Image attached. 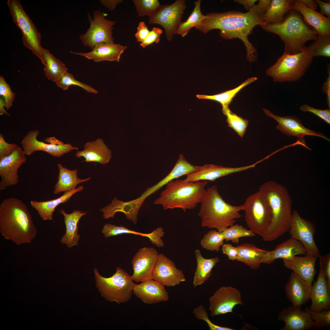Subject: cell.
<instances>
[{
	"instance_id": "cell-58",
	"label": "cell",
	"mask_w": 330,
	"mask_h": 330,
	"mask_svg": "<svg viewBox=\"0 0 330 330\" xmlns=\"http://www.w3.org/2000/svg\"><path fill=\"white\" fill-rule=\"evenodd\" d=\"M321 9L320 13L324 14L327 18L330 19V3L320 0H316Z\"/></svg>"
},
{
	"instance_id": "cell-61",
	"label": "cell",
	"mask_w": 330,
	"mask_h": 330,
	"mask_svg": "<svg viewBox=\"0 0 330 330\" xmlns=\"http://www.w3.org/2000/svg\"><path fill=\"white\" fill-rule=\"evenodd\" d=\"M306 7L311 9L315 10L318 5L316 0H298Z\"/></svg>"
},
{
	"instance_id": "cell-53",
	"label": "cell",
	"mask_w": 330,
	"mask_h": 330,
	"mask_svg": "<svg viewBox=\"0 0 330 330\" xmlns=\"http://www.w3.org/2000/svg\"><path fill=\"white\" fill-rule=\"evenodd\" d=\"M162 32V30L160 28L154 27L150 31L145 40L141 43V46L144 48L154 42L158 43L160 40V35Z\"/></svg>"
},
{
	"instance_id": "cell-50",
	"label": "cell",
	"mask_w": 330,
	"mask_h": 330,
	"mask_svg": "<svg viewBox=\"0 0 330 330\" xmlns=\"http://www.w3.org/2000/svg\"><path fill=\"white\" fill-rule=\"evenodd\" d=\"M0 95L4 99L5 107L8 110L13 105L15 94L2 75L0 76Z\"/></svg>"
},
{
	"instance_id": "cell-1",
	"label": "cell",
	"mask_w": 330,
	"mask_h": 330,
	"mask_svg": "<svg viewBox=\"0 0 330 330\" xmlns=\"http://www.w3.org/2000/svg\"><path fill=\"white\" fill-rule=\"evenodd\" d=\"M266 11L257 5L245 13L230 10L223 13H210L196 28L204 34L214 29L220 30L221 37L225 39H240L246 51V58L251 62L257 58V50L248 38L254 28L263 24Z\"/></svg>"
},
{
	"instance_id": "cell-41",
	"label": "cell",
	"mask_w": 330,
	"mask_h": 330,
	"mask_svg": "<svg viewBox=\"0 0 330 330\" xmlns=\"http://www.w3.org/2000/svg\"><path fill=\"white\" fill-rule=\"evenodd\" d=\"M313 43L305 47L313 57L321 56L330 57V34L317 35Z\"/></svg>"
},
{
	"instance_id": "cell-54",
	"label": "cell",
	"mask_w": 330,
	"mask_h": 330,
	"mask_svg": "<svg viewBox=\"0 0 330 330\" xmlns=\"http://www.w3.org/2000/svg\"><path fill=\"white\" fill-rule=\"evenodd\" d=\"M19 146L16 143L6 142L2 134H0V159L12 153Z\"/></svg>"
},
{
	"instance_id": "cell-29",
	"label": "cell",
	"mask_w": 330,
	"mask_h": 330,
	"mask_svg": "<svg viewBox=\"0 0 330 330\" xmlns=\"http://www.w3.org/2000/svg\"><path fill=\"white\" fill-rule=\"evenodd\" d=\"M201 167V166L192 164L185 159L182 154H180L177 163L170 172L157 183L147 188L140 197L145 200L148 196L174 179L198 170Z\"/></svg>"
},
{
	"instance_id": "cell-27",
	"label": "cell",
	"mask_w": 330,
	"mask_h": 330,
	"mask_svg": "<svg viewBox=\"0 0 330 330\" xmlns=\"http://www.w3.org/2000/svg\"><path fill=\"white\" fill-rule=\"evenodd\" d=\"M127 47L126 46L115 43L100 44L96 45L89 52H70L96 62L103 61L119 62L121 54Z\"/></svg>"
},
{
	"instance_id": "cell-12",
	"label": "cell",
	"mask_w": 330,
	"mask_h": 330,
	"mask_svg": "<svg viewBox=\"0 0 330 330\" xmlns=\"http://www.w3.org/2000/svg\"><path fill=\"white\" fill-rule=\"evenodd\" d=\"M186 6L185 0H177L171 5H161L149 17L150 24H158L165 29L166 37L172 40L181 21V18Z\"/></svg>"
},
{
	"instance_id": "cell-59",
	"label": "cell",
	"mask_w": 330,
	"mask_h": 330,
	"mask_svg": "<svg viewBox=\"0 0 330 330\" xmlns=\"http://www.w3.org/2000/svg\"><path fill=\"white\" fill-rule=\"evenodd\" d=\"M101 3L110 11L114 10L116 6L123 2L122 0H100Z\"/></svg>"
},
{
	"instance_id": "cell-35",
	"label": "cell",
	"mask_w": 330,
	"mask_h": 330,
	"mask_svg": "<svg viewBox=\"0 0 330 330\" xmlns=\"http://www.w3.org/2000/svg\"><path fill=\"white\" fill-rule=\"evenodd\" d=\"M197 261V267L193 280L194 288L201 285L207 280L212 273L213 268L220 261L219 257L206 258L202 255L200 251L197 249L195 251Z\"/></svg>"
},
{
	"instance_id": "cell-39",
	"label": "cell",
	"mask_w": 330,
	"mask_h": 330,
	"mask_svg": "<svg viewBox=\"0 0 330 330\" xmlns=\"http://www.w3.org/2000/svg\"><path fill=\"white\" fill-rule=\"evenodd\" d=\"M294 2L293 0H271L262 25L280 23L285 15L292 8Z\"/></svg>"
},
{
	"instance_id": "cell-38",
	"label": "cell",
	"mask_w": 330,
	"mask_h": 330,
	"mask_svg": "<svg viewBox=\"0 0 330 330\" xmlns=\"http://www.w3.org/2000/svg\"><path fill=\"white\" fill-rule=\"evenodd\" d=\"M42 52L46 64L44 68L45 75L48 79L56 83L68 72V69L62 62L47 49L42 47Z\"/></svg>"
},
{
	"instance_id": "cell-14",
	"label": "cell",
	"mask_w": 330,
	"mask_h": 330,
	"mask_svg": "<svg viewBox=\"0 0 330 330\" xmlns=\"http://www.w3.org/2000/svg\"><path fill=\"white\" fill-rule=\"evenodd\" d=\"M288 232L291 238L301 243L306 254L318 258L320 251L314 238L316 233L315 227L312 223L302 218L296 210L292 213L291 226Z\"/></svg>"
},
{
	"instance_id": "cell-17",
	"label": "cell",
	"mask_w": 330,
	"mask_h": 330,
	"mask_svg": "<svg viewBox=\"0 0 330 330\" xmlns=\"http://www.w3.org/2000/svg\"><path fill=\"white\" fill-rule=\"evenodd\" d=\"M158 255L157 251L153 248L144 247L139 249L131 261L133 270L131 276L132 280L138 282L152 279Z\"/></svg>"
},
{
	"instance_id": "cell-6",
	"label": "cell",
	"mask_w": 330,
	"mask_h": 330,
	"mask_svg": "<svg viewBox=\"0 0 330 330\" xmlns=\"http://www.w3.org/2000/svg\"><path fill=\"white\" fill-rule=\"evenodd\" d=\"M206 181L185 182L177 179L167 184L160 196L154 202L162 205L163 210L182 209L184 211L193 209L201 203L206 193Z\"/></svg>"
},
{
	"instance_id": "cell-18",
	"label": "cell",
	"mask_w": 330,
	"mask_h": 330,
	"mask_svg": "<svg viewBox=\"0 0 330 330\" xmlns=\"http://www.w3.org/2000/svg\"><path fill=\"white\" fill-rule=\"evenodd\" d=\"M152 279L164 286L173 287L186 281L183 272L174 262L162 253H159L152 275Z\"/></svg>"
},
{
	"instance_id": "cell-20",
	"label": "cell",
	"mask_w": 330,
	"mask_h": 330,
	"mask_svg": "<svg viewBox=\"0 0 330 330\" xmlns=\"http://www.w3.org/2000/svg\"><path fill=\"white\" fill-rule=\"evenodd\" d=\"M262 161L261 160L248 166L235 167H225L212 164H206L201 166L199 170L187 174L184 180L187 182L200 181L213 182L220 178L254 167Z\"/></svg>"
},
{
	"instance_id": "cell-57",
	"label": "cell",
	"mask_w": 330,
	"mask_h": 330,
	"mask_svg": "<svg viewBox=\"0 0 330 330\" xmlns=\"http://www.w3.org/2000/svg\"><path fill=\"white\" fill-rule=\"evenodd\" d=\"M327 67L328 73V75L326 81L323 83L322 85V92L325 93L327 95V103L328 108L330 109V69L329 64H328Z\"/></svg>"
},
{
	"instance_id": "cell-46",
	"label": "cell",
	"mask_w": 330,
	"mask_h": 330,
	"mask_svg": "<svg viewBox=\"0 0 330 330\" xmlns=\"http://www.w3.org/2000/svg\"><path fill=\"white\" fill-rule=\"evenodd\" d=\"M56 83L58 87L63 90H67L70 86L74 85L80 87L89 93L95 94L98 93L97 90L91 86L75 79L73 75L68 72L63 75Z\"/></svg>"
},
{
	"instance_id": "cell-5",
	"label": "cell",
	"mask_w": 330,
	"mask_h": 330,
	"mask_svg": "<svg viewBox=\"0 0 330 330\" xmlns=\"http://www.w3.org/2000/svg\"><path fill=\"white\" fill-rule=\"evenodd\" d=\"M201 203L198 215L201 219L202 227L215 228L219 232L234 225L241 217L240 212L244 208L243 204L234 206L226 202L216 185L206 190Z\"/></svg>"
},
{
	"instance_id": "cell-55",
	"label": "cell",
	"mask_w": 330,
	"mask_h": 330,
	"mask_svg": "<svg viewBox=\"0 0 330 330\" xmlns=\"http://www.w3.org/2000/svg\"><path fill=\"white\" fill-rule=\"evenodd\" d=\"M223 254L226 255L229 260H237L238 257V250L237 247H234L229 244H224L222 246Z\"/></svg>"
},
{
	"instance_id": "cell-25",
	"label": "cell",
	"mask_w": 330,
	"mask_h": 330,
	"mask_svg": "<svg viewBox=\"0 0 330 330\" xmlns=\"http://www.w3.org/2000/svg\"><path fill=\"white\" fill-rule=\"evenodd\" d=\"M306 251L301 243L291 237L277 245L271 251L267 250L260 260L261 263L270 264L279 258L286 259L298 255H305Z\"/></svg>"
},
{
	"instance_id": "cell-31",
	"label": "cell",
	"mask_w": 330,
	"mask_h": 330,
	"mask_svg": "<svg viewBox=\"0 0 330 330\" xmlns=\"http://www.w3.org/2000/svg\"><path fill=\"white\" fill-rule=\"evenodd\" d=\"M292 8L300 13L306 23L311 26L317 35L330 34V19L306 7L298 0H294Z\"/></svg>"
},
{
	"instance_id": "cell-9",
	"label": "cell",
	"mask_w": 330,
	"mask_h": 330,
	"mask_svg": "<svg viewBox=\"0 0 330 330\" xmlns=\"http://www.w3.org/2000/svg\"><path fill=\"white\" fill-rule=\"evenodd\" d=\"M247 225L255 234L262 238L266 234L271 224L273 215L269 201L260 191L248 196L243 204Z\"/></svg>"
},
{
	"instance_id": "cell-40",
	"label": "cell",
	"mask_w": 330,
	"mask_h": 330,
	"mask_svg": "<svg viewBox=\"0 0 330 330\" xmlns=\"http://www.w3.org/2000/svg\"><path fill=\"white\" fill-rule=\"evenodd\" d=\"M201 0L195 2V7L189 17L185 21L181 22L179 24L175 34L185 36L192 28H195L207 17L203 14L200 10Z\"/></svg>"
},
{
	"instance_id": "cell-23",
	"label": "cell",
	"mask_w": 330,
	"mask_h": 330,
	"mask_svg": "<svg viewBox=\"0 0 330 330\" xmlns=\"http://www.w3.org/2000/svg\"><path fill=\"white\" fill-rule=\"evenodd\" d=\"M312 284L292 272L284 286L287 299L295 306H301L310 297Z\"/></svg>"
},
{
	"instance_id": "cell-28",
	"label": "cell",
	"mask_w": 330,
	"mask_h": 330,
	"mask_svg": "<svg viewBox=\"0 0 330 330\" xmlns=\"http://www.w3.org/2000/svg\"><path fill=\"white\" fill-rule=\"evenodd\" d=\"M317 260V258L306 254L304 256L296 255L283 259V262L285 267L312 284L316 272L315 265Z\"/></svg>"
},
{
	"instance_id": "cell-19",
	"label": "cell",
	"mask_w": 330,
	"mask_h": 330,
	"mask_svg": "<svg viewBox=\"0 0 330 330\" xmlns=\"http://www.w3.org/2000/svg\"><path fill=\"white\" fill-rule=\"evenodd\" d=\"M285 323L280 330H307L316 328V324L310 314L301 306L291 305L281 310L278 317Z\"/></svg>"
},
{
	"instance_id": "cell-37",
	"label": "cell",
	"mask_w": 330,
	"mask_h": 330,
	"mask_svg": "<svg viewBox=\"0 0 330 330\" xmlns=\"http://www.w3.org/2000/svg\"><path fill=\"white\" fill-rule=\"evenodd\" d=\"M106 238L123 234H131L147 237L152 244L156 246L162 240V234L160 230L157 228L151 233H146L129 229L123 226H118L111 224H105L101 231Z\"/></svg>"
},
{
	"instance_id": "cell-21",
	"label": "cell",
	"mask_w": 330,
	"mask_h": 330,
	"mask_svg": "<svg viewBox=\"0 0 330 330\" xmlns=\"http://www.w3.org/2000/svg\"><path fill=\"white\" fill-rule=\"evenodd\" d=\"M263 110L266 115L273 118L277 122L278 124L276 128L288 136H295L301 139L306 135H313L321 137L330 141L321 133L305 127L303 126L299 119L295 116L281 117L276 115L265 109L263 108Z\"/></svg>"
},
{
	"instance_id": "cell-24",
	"label": "cell",
	"mask_w": 330,
	"mask_h": 330,
	"mask_svg": "<svg viewBox=\"0 0 330 330\" xmlns=\"http://www.w3.org/2000/svg\"><path fill=\"white\" fill-rule=\"evenodd\" d=\"M145 200L139 197L135 199L125 202L115 197L112 200L111 203L100 210L103 213L104 219L113 218L116 213L120 212L124 214L128 220L135 224L138 221L140 208Z\"/></svg>"
},
{
	"instance_id": "cell-42",
	"label": "cell",
	"mask_w": 330,
	"mask_h": 330,
	"mask_svg": "<svg viewBox=\"0 0 330 330\" xmlns=\"http://www.w3.org/2000/svg\"><path fill=\"white\" fill-rule=\"evenodd\" d=\"M257 79L255 77L250 78L234 89L213 95L197 94L196 97L199 99L216 101L221 103L222 106L228 105L232 99L242 88Z\"/></svg>"
},
{
	"instance_id": "cell-30",
	"label": "cell",
	"mask_w": 330,
	"mask_h": 330,
	"mask_svg": "<svg viewBox=\"0 0 330 330\" xmlns=\"http://www.w3.org/2000/svg\"><path fill=\"white\" fill-rule=\"evenodd\" d=\"M309 309L314 312L330 310V291L324 273L320 269L317 280L312 284Z\"/></svg>"
},
{
	"instance_id": "cell-52",
	"label": "cell",
	"mask_w": 330,
	"mask_h": 330,
	"mask_svg": "<svg viewBox=\"0 0 330 330\" xmlns=\"http://www.w3.org/2000/svg\"><path fill=\"white\" fill-rule=\"evenodd\" d=\"M319 258L320 270L324 273L329 290L330 291V253L324 256L320 255Z\"/></svg>"
},
{
	"instance_id": "cell-33",
	"label": "cell",
	"mask_w": 330,
	"mask_h": 330,
	"mask_svg": "<svg viewBox=\"0 0 330 330\" xmlns=\"http://www.w3.org/2000/svg\"><path fill=\"white\" fill-rule=\"evenodd\" d=\"M59 212L64 217V222L66 226V232L62 237L60 242L65 244L67 246L71 248L78 245L80 235L78 233V224L81 217L86 214L87 211L83 212L79 210H75L70 214H67L63 209Z\"/></svg>"
},
{
	"instance_id": "cell-47",
	"label": "cell",
	"mask_w": 330,
	"mask_h": 330,
	"mask_svg": "<svg viewBox=\"0 0 330 330\" xmlns=\"http://www.w3.org/2000/svg\"><path fill=\"white\" fill-rule=\"evenodd\" d=\"M139 16H149L160 6L158 0H133Z\"/></svg>"
},
{
	"instance_id": "cell-26",
	"label": "cell",
	"mask_w": 330,
	"mask_h": 330,
	"mask_svg": "<svg viewBox=\"0 0 330 330\" xmlns=\"http://www.w3.org/2000/svg\"><path fill=\"white\" fill-rule=\"evenodd\" d=\"M75 156L83 157L86 162H97L104 165L107 163L112 157L111 150L109 149L101 138L86 142L82 151H77Z\"/></svg>"
},
{
	"instance_id": "cell-63",
	"label": "cell",
	"mask_w": 330,
	"mask_h": 330,
	"mask_svg": "<svg viewBox=\"0 0 330 330\" xmlns=\"http://www.w3.org/2000/svg\"><path fill=\"white\" fill-rule=\"evenodd\" d=\"M4 107H5V101L4 99L2 97H0V115H2L3 114H5L8 115L9 116V114L6 112V111L4 108Z\"/></svg>"
},
{
	"instance_id": "cell-3",
	"label": "cell",
	"mask_w": 330,
	"mask_h": 330,
	"mask_svg": "<svg viewBox=\"0 0 330 330\" xmlns=\"http://www.w3.org/2000/svg\"><path fill=\"white\" fill-rule=\"evenodd\" d=\"M259 190L266 197L273 215L270 227L262 238L266 242L275 240L290 229L292 213V200L286 188L273 180L263 183Z\"/></svg>"
},
{
	"instance_id": "cell-56",
	"label": "cell",
	"mask_w": 330,
	"mask_h": 330,
	"mask_svg": "<svg viewBox=\"0 0 330 330\" xmlns=\"http://www.w3.org/2000/svg\"><path fill=\"white\" fill-rule=\"evenodd\" d=\"M150 31L144 22H140L137 28V32L135 35L137 41L141 43L142 42Z\"/></svg>"
},
{
	"instance_id": "cell-7",
	"label": "cell",
	"mask_w": 330,
	"mask_h": 330,
	"mask_svg": "<svg viewBox=\"0 0 330 330\" xmlns=\"http://www.w3.org/2000/svg\"><path fill=\"white\" fill-rule=\"evenodd\" d=\"M313 58L305 47L298 53L290 54L284 53L266 73L275 82L296 81L304 75Z\"/></svg>"
},
{
	"instance_id": "cell-43",
	"label": "cell",
	"mask_w": 330,
	"mask_h": 330,
	"mask_svg": "<svg viewBox=\"0 0 330 330\" xmlns=\"http://www.w3.org/2000/svg\"><path fill=\"white\" fill-rule=\"evenodd\" d=\"M222 106V112L227 117L228 126L232 128L239 136L242 137L248 126V120L243 119L232 112L228 105Z\"/></svg>"
},
{
	"instance_id": "cell-32",
	"label": "cell",
	"mask_w": 330,
	"mask_h": 330,
	"mask_svg": "<svg viewBox=\"0 0 330 330\" xmlns=\"http://www.w3.org/2000/svg\"><path fill=\"white\" fill-rule=\"evenodd\" d=\"M83 189V186H80L76 189L64 192L62 196L57 199L46 201L31 200L30 204L42 220L51 221L53 219V212L58 205L68 201L75 193L81 191Z\"/></svg>"
},
{
	"instance_id": "cell-34",
	"label": "cell",
	"mask_w": 330,
	"mask_h": 330,
	"mask_svg": "<svg viewBox=\"0 0 330 330\" xmlns=\"http://www.w3.org/2000/svg\"><path fill=\"white\" fill-rule=\"evenodd\" d=\"M59 170L58 181L56 183L53 191L54 194H58L63 192L69 191L76 189L79 184L89 181L91 177L81 179L77 176V169L70 170L63 167L60 163L57 165Z\"/></svg>"
},
{
	"instance_id": "cell-8",
	"label": "cell",
	"mask_w": 330,
	"mask_h": 330,
	"mask_svg": "<svg viewBox=\"0 0 330 330\" xmlns=\"http://www.w3.org/2000/svg\"><path fill=\"white\" fill-rule=\"evenodd\" d=\"M109 277L101 276L97 269L94 268L96 286L102 296L111 302L119 304L128 301L131 298L134 283L131 276L120 267Z\"/></svg>"
},
{
	"instance_id": "cell-16",
	"label": "cell",
	"mask_w": 330,
	"mask_h": 330,
	"mask_svg": "<svg viewBox=\"0 0 330 330\" xmlns=\"http://www.w3.org/2000/svg\"><path fill=\"white\" fill-rule=\"evenodd\" d=\"M26 156L19 146L10 154L0 159V191L18 183V170L26 162Z\"/></svg>"
},
{
	"instance_id": "cell-60",
	"label": "cell",
	"mask_w": 330,
	"mask_h": 330,
	"mask_svg": "<svg viewBox=\"0 0 330 330\" xmlns=\"http://www.w3.org/2000/svg\"><path fill=\"white\" fill-rule=\"evenodd\" d=\"M234 1L243 5L246 9L249 11L255 5L256 0H234Z\"/></svg>"
},
{
	"instance_id": "cell-49",
	"label": "cell",
	"mask_w": 330,
	"mask_h": 330,
	"mask_svg": "<svg viewBox=\"0 0 330 330\" xmlns=\"http://www.w3.org/2000/svg\"><path fill=\"white\" fill-rule=\"evenodd\" d=\"M195 317L198 320H203L207 323L211 330H233V328L217 325L212 322L208 317L207 312L204 307L200 305L196 308L193 311Z\"/></svg>"
},
{
	"instance_id": "cell-36",
	"label": "cell",
	"mask_w": 330,
	"mask_h": 330,
	"mask_svg": "<svg viewBox=\"0 0 330 330\" xmlns=\"http://www.w3.org/2000/svg\"><path fill=\"white\" fill-rule=\"evenodd\" d=\"M237 247L238 257L237 261L244 263L253 269L260 267V260L267 251L249 243H244Z\"/></svg>"
},
{
	"instance_id": "cell-10",
	"label": "cell",
	"mask_w": 330,
	"mask_h": 330,
	"mask_svg": "<svg viewBox=\"0 0 330 330\" xmlns=\"http://www.w3.org/2000/svg\"><path fill=\"white\" fill-rule=\"evenodd\" d=\"M7 3L14 22L22 32L24 45L31 50L45 66L46 64L42 52L41 34L25 12L19 0H8Z\"/></svg>"
},
{
	"instance_id": "cell-2",
	"label": "cell",
	"mask_w": 330,
	"mask_h": 330,
	"mask_svg": "<svg viewBox=\"0 0 330 330\" xmlns=\"http://www.w3.org/2000/svg\"><path fill=\"white\" fill-rule=\"evenodd\" d=\"M0 233L17 245L29 243L37 230L25 204L15 197L7 198L0 205Z\"/></svg>"
},
{
	"instance_id": "cell-11",
	"label": "cell",
	"mask_w": 330,
	"mask_h": 330,
	"mask_svg": "<svg viewBox=\"0 0 330 330\" xmlns=\"http://www.w3.org/2000/svg\"><path fill=\"white\" fill-rule=\"evenodd\" d=\"M87 16L90 27L79 37L83 45L92 49L98 44L114 43L112 30L116 21L106 19L105 13L100 10L93 11V19L89 13Z\"/></svg>"
},
{
	"instance_id": "cell-22",
	"label": "cell",
	"mask_w": 330,
	"mask_h": 330,
	"mask_svg": "<svg viewBox=\"0 0 330 330\" xmlns=\"http://www.w3.org/2000/svg\"><path fill=\"white\" fill-rule=\"evenodd\" d=\"M133 292L145 304H152L165 302L169 299L165 286L152 279L139 284L134 283Z\"/></svg>"
},
{
	"instance_id": "cell-48",
	"label": "cell",
	"mask_w": 330,
	"mask_h": 330,
	"mask_svg": "<svg viewBox=\"0 0 330 330\" xmlns=\"http://www.w3.org/2000/svg\"><path fill=\"white\" fill-rule=\"evenodd\" d=\"M310 315L316 324V328L328 327L330 326V310H324L319 312L310 310L308 307L305 309Z\"/></svg>"
},
{
	"instance_id": "cell-15",
	"label": "cell",
	"mask_w": 330,
	"mask_h": 330,
	"mask_svg": "<svg viewBox=\"0 0 330 330\" xmlns=\"http://www.w3.org/2000/svg\"><path fill=\"white\" fill-rule=\"evenodd\" d=\"M209 309L212 317L233 312L237 305H243L241 295L236 288L223 286L216 290L209 298Z\"/></svg>"
},
{
	"instance_id": "cell-13",
	"label": "cell",
	"mask_w": 330,
	"mask_h": 330,
	"mask_svg": "<svg viewBox=\"0 0 330 330\" xmlns=\"http://www.w3.org/2000/svg\"><path fill=\"white\" fill-rule=\"evenodd\" d=\"M39 134L38 130H32L24 137L21 143L26 155L30 156L35 151H41L46 152L53 157H59L72 150L78 149L71 144H64L53 137L45 139V141L49 143L39 141L37 139Z\"/></svg>"
},
{
	"instance_id": "cell-62",
	"label": "cell",
	"mask_w": 330,
	"mask_h": 330,
	"mask_svg": "<svg viewBox=\"0 0 330 330\" xmlns=\"http://www.w3.org/2000/svg\"><path fill=\"white\" fill-rule=\"evenodd\" d=\"M271 2V0H260L258 1L257 5L266 12Z\"/></svg>"
},
{
	"instance_id": "cell-44",
	"label": "cell",
	"mask_w": 330,
	"mask_h": 330,
	"mask_svg": "<svg viewBox=\"0 0 330 330\" xmlns=\"http://www.w3.org/2000/svg\"><path fill=\"white\" fill-rule=\"evenodd\" d=\"M224 239L221 232L215 229L206 233L200 240L202 247L208 250L219 252L223 244Z\"/></svg>"
},
{
	"instance_id": "cell-45",
	"label": "cell",
	"mask_w": 330,
	"mask_h": 330,
	"mask_svg": "<svg viewBox=\"0 0 330 330\" xmlns=\"http://www.w3.org/2000/svg\"><path fill=\"white\" fill-rule=\"evenodd\" d=\"M224 240L231 241L232 242L238 243L239 238L244 237H253L255 234L251 230L247 229L242 225H233L225 229L221 232Z\"/></svg>"
},
{
	"instance_id": "cell-51",
	"label": "cell",
	"mask_w": 330,
	"mask_h": 330,
	"mask_svg": "<svg viewBox=\"0 0 330 330\" xmlns=\"http://www.w3.org/2000/svg\"><path fill=\"white\" fill-rule=\"evenodd\" d=\"M299 109L304 112H309L314 114L330 124V109L323 110L317 109L307 104L303 105L300 107Z\"/></svg>"
},
{
	"instance_id": "cell-4",
	"label": "cell",
	"mask_w": 330,
	"mask_h": 330,
	"mask_svg": "<svg viewBox=\"0 0 330 330\" xmlns=\"http://www.w3.org/2000/svg\"><path fill=\"white\" fill-rule=\"evenodd\" d=\"M260 26L265 31L278 35L284 43V53L290 54L302 51L306 43L314 40L317 35L300 13L293 8L287 12L280 23Z\"/></svg>"
}]
</instances>
